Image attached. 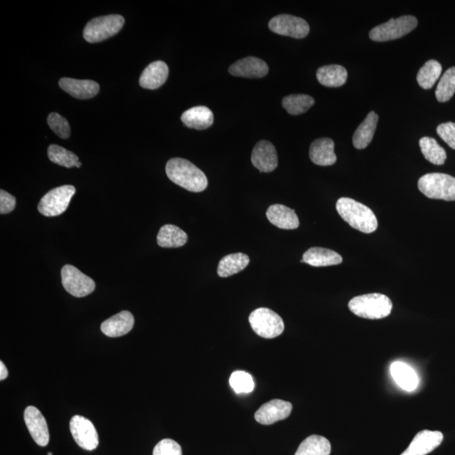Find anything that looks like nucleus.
<instances>
[{
    "label": "nucleus",
    "mask_w": 455,
    "mask_h": 455,
    "mask_svg": "<svg viewBox=\"0 0 455 455\" xmlns=\"http://www.w3.org/2000/svg\"><path fill=\"white\" fill-rule=\"evenodd\" d=\"M336 208L339 216L354 229L365 234H371L378 228V220L372 210L349 197L337 201Z\"/></svg>",
    "instance_id": "obj_2"
},
{
    "label": "nucleus",
    "mask_w": 455,
    "mask_h": 455,
    "mask_svg": "<svg viewBox=\"0 0 455 455\" xmlns=\"http://www.w3.org/2000/svg\"><path fill=\"white\" fill-rule=\"evenodd\" d=\"M49 157L51 162L58 166L66 167V168H72V167L80 168L81 166L79 157L75 154L70 151V150L61 147V146L50 145Z\"/></svg>",
    "instance_id": "obj_33"
},
{
    "label": "nucleus",
    "mask_w": 455,
    "mask_h": 455,
    "mask_svg": "<svg viewBox=\"0 0 455 455\" xmlns=\"http://www.w3.org/2000/svg\"><path fill=\"white\" fill-rule=\"evenodd\" d=\"M62 283L64 289L75 297L82 298L93 293L96 282L93 279L81 273L71 265H66L61 271Z\"/></svg>",
    "instance_id": "obj_9"
},
{
    "label": "nucleus",
    "mask_w": 455,
    "mask_h": 455,
    "mask_svg": "<svg viewBox=\"0 0 455 455\" xmlns=\"http://www.w3.org/2000/svg\"><path fill=\"white\" fill-rule=\"evenodd\" d=\"M283 108L291 115H300L314 106V98L308 94H291L283 98L282 101Z\"/></svg>",
    "instance_id": "obj_32"
},
{
    "label": "nucleus",
    "mask_w": 455,
    "mask_h": 455,
    "mask_svg": "<svg viewBox=\"0 0 455 455\" xmlns=\"http://www.w3.org/2000/svg\"><path fill=\"white\" fill-rule=\"evenodd\" d=\"M169 75V68L165 62L156 61L150 63L141 75V87L156 89L166 83Z\"/></svg>",
    "instance_id": "obj_21"
},
{
    "label": "nucleus",
    "mask_w": 455,
    "mask_h": 455,
    "mask_svg": "<svg viewBox=\"0 0 455 455\" xmlns=\"http://www.w3.org/2000/svg\"><path fill=\"white\" fill-rule=\"evenodd\" d=\"M389 369L390 375L402 389L411 392L418 387V373L409 364L401 361L394 362Z\"/></svg>",
    "instance_id": "obj_23"
},
{
    "label": "nucleus",
    "mask_w": 455,
    "mask_h": 455,
    "mask_svg": "<svg viewBox=\"0 0 455 455\" xmlns=\"http://www.w3.org/2000/svg\"><path fill=\"white\" fill-rule=\"evenodd\" d=\"M166 171L171 182L189 192H201L208 187V179L203 171L185 158H171L167 162Z\"/></svg>",
    "instance_id": "obj_1"
},
{
    "label": "nucleus",
    "mask_w": 455,
    "mask_h": 455,
    "mask_svg": "<svg viewBox=\"0 0 455 455\" xmlns=\"http://www.w3.org/2000/svg\"><path fill=\"white\" fill-rule=\"evenodd\" d=\"M186 232L179 227L166 225L161 227L157 235V243L162 248H179L187 242Z\"/></svg>",
    "instance_id": "obj_27"
},
{
    "label": "nucleus",
    "mask_w": 455,
    "mask_h": 455,
    "mask_svg": "<svg viewBox=\"0 0 455 455\" xmlns=\"http://www.w3.org/2000/svg\"><path fill=\"white\" fill-rule=\"evenodd\" d=\"M230 385L237 394H248L255 388L254 380L250 373L244 371H235L232 373Z\"/></svg>",
    "instance_id": "obj_35"
},
{
    "label": "nucleus",
    "mask_w": 455,
    "mask_h": 455,
    "mask_svg": "<svg viewBox=\"0 0 455 455\" xmlns=\"http://www.w3.org/2000/svg\"><path fill=\"white\" fill-rule=\"evenodd\" d=\"M59 87L73 97L80 100L93 98L100 91V85L93 80L63 78L59 80Z\"/></svg>",
    "instance_id": "obj_18"
},
{
    "label": "nucleus",
    "mask_w": 455,
    "mask_h": 455,
    "mask_svg": "<svg viewBox=\"0 0 455 455\" xmlns=\"http://www.w3.org/2000/svg\"><path fill=\"white\" fill-rule=\"evenodd\" d=\"M125 23L122 15H110L96 17L89 21L84 29L85 39L91 44H96L113 37L120 32Z\"/></svg>",
    "instance_id": "obj_5"
},
{
    "label": "nucleus",
    "mask_w": 455,
    "mask_h": 455,
    "mask_svg": "<svg viewBox=\"0 0 455 455\" xmlns=\"http://www.w3.org/2000/svg\"><path fill=\"white\" fill-rule=\"evenodd\" d=\"M419 145L427 161L436 166L444 164L447 154L435 139L429 137H422L419 141Z\"/></svg>",
    "instance_id": "obj_30"
},
{
    "label": "nucleus",
    "mask_w": 455,
    "mask_h": 455,
    "mask_svg": "<svg viewBox=\"0 0 455 455\" xmlns=\"http://www.w3.org/2000/svg\"><path fill=\"white\" fill-rule=\"evenodd\" d=\"M47 455H53V453H49Z\"/></svg>",
    "instance_id": "obj_41"
},
{
    "label": "nucleus",
    "mask_w": 455,
    "mask_h": 455,
    "mask_svg": "<svg viewBox=\"0 0 455 455\" xmlns=\"http://www.w3.org/2000/svg\"><path fill=\"white\" fill-rule=\"evenodd\" d=\"M250 263V258L244 253H235L223 257L218 263V275L221 278L233 276L243 271Z\"/></svg>",
    "instance_id": "obj_28"
},
{
    "label": "nucleus",
    "mask_w": 455,
    "mask_h": 455,
    "mask_svg": "<svg viewBox=\"0 0 455 455\" xmlns=\"http://www.w3.org/2000/svg\"><path fill=\"white\" fill-rule=\"evenodd\" d=\"M8 372L6 365H4V363L2 361L0 362V380H6V378L8 377Z\"/></svg>",
    "instance_id": "obj_40"
},
{
    "label": "nucleus",
    "mask_w": 455,
    "mask_h": 455,
    "mask_svg": "<svg viewBox=\"0 0 455 455\" xmlns=\"http://www.w3.org/2000/svg\"><path fill=\"white\" fill-rule=\"evenodd\" d=\"M251 162L261 173H272L278 164L277 150L274 145L269 141L258 142L253 149Z\"/></svg>",
    "instance_id": "obj_13"
},
{
    "label": "nucleus",
    "mask_w": 455,
    "mask_h": 455,
    "mask_svg": "<svg viewBox=\"0 0 455 455\" xmlns=\"http://www.w3.org/2000/svg\"><path fill=\"white\" fill-rule=\"evenodd\" d=\"M443 440L444 435L441 432L420 431L401 455H427L439 447Z\"/></svg>",
    "instance_id": "obj_14"
},
{
    "label": "nucleus",
    "mask_w": 455,
    "mask_h": 455,
    "mask_svg": "<svg viewBox=\"0 0 455 455\" xmlns=\"http://www.w3.org/2000/svg\"><path fill=\"white\" fill-rule=\"evenodd\" d=\"M437 135L450 148L455 149V123H446L437 127Z\"/></svg>",
    "instance_id": "obj_38"
},
{
    "label": "nucleus",
    "mask_w": 455,
    "mask_h": 455,
    "mask_svg": "<svg viewBox=\"0 0 455 455\" xmlns=\"http://www.w3.org/2000/svg\"><path fill=\"white\" fill-rule=\"evenodd\" d=\"M269 29L279 35L302 39L310 33V25L299 17L290 15H279L270 20Z\"/></svg>",
    "instance_id": "obj_10"
},
{
    "label": "nucleus",
    "mask_w": 455,
    "mask_h": 455,
    "mask_svg": "<svg viewBox=\"0 0 455 455\" xmlns=\"http://www.w3.org/2000/svg\"><path fill=\"white\" fill-rule=\"evenodd\" d=\"M24 419L30 435L34 441L42 447L49 443V431L46 419L35 406H28L25 411Z\"/></svg>",
    "instance_id": "obj_12"
},
{
    "label": "nucleus",
    "mask_w": 455,
    "mask_h": 455,
    "mask_svg": "<svg viewBox=\"0 0 455 455\" xmlns=\"http://www.w3.org/2000/svg\"><path fill=\"white\" fill-rule=\"evenodd\" d=\"M251 328L261 337L273 339L280 336L285 330L281 316L268 308H256L249 316Z\"/></svg>",
    "instance_id": "obj_6"
},
{
    "label": "nucleus",
    "mask_w": 455,
    "mask_h": 455,
    "mask_svg": "<svg viewBox=\"0 0 455 455\" xmlns=\"http://www.w3.org/2000/svg\"><path fill=\"white\" fill-rule=\"evenodd\" d=\"M416 27H418V20L415 16H401L397 19H390L387 23L372 29L369 32V37L375 42L396 40L407 35Z\"/></svg>",
    "instance_id": "obj_7"
},
{
    "label": "nucleus",
    "mask_w": 455,
    "mask_h": 455,
    "mask_svg": "<svg viewBox=\"0 0 455 455\" xmlns=\"http://www.w3.org/2000/svg\"><path fill=\"white\" fill-rule=\"evenodd\" d=\"M153 455H182V450L177 442L166 439L156 444Z\"/></svg>",
    "instance_id": "obj_37"
},
{
    "label": "nucleus",
    "mask_w": 455,
    "mask_h": 455,
    "mask_svg": "<svg viewBox=\"0 0 455 455\" xmlns=\"http://www.w3.org/2000/svg\"><path fill=\"white\" fill-rule=\"evenodd\" d=\"M182 121L189 128L197 130H207L214 122L213 113L207 106H195L182 114Z\"/></svg>",
    "instance_id": "obj_22"
},
{
    "label": "nucleus",
    "mask_w": 455,
    "mask_h": 455,
    "mask_svg": "<svg viewBox=\"0 0 455 455\" xmlns=\"http://www.w3.org/2000/svg\"><path fill=\"white\" fill-rule=\"evenodd\" d=\"M293 406L290 402L273 400L261 406L256 412L255 418L261 424L272 425L289 418Z\"/></svg>",
    "instance_id": "obj_15"
},
{
    "label": "nucleus",
    "mask_w": 455,
    "mask_h": 455,
    "mask_svg": "<svg viewBox=\"0 0 455 455\" xmlns=\"http://www.w3.org/2000/svg\"><path fill=\"white\" fill-rule=\"evenodd\" d=\"M270 223L282 230H295L299 226V220L294 209L282 204L270 206L267 211Z\"/></svg>",
    "instance_id": "obj_19"
},
{
    "label": "nucleus",
    "mask_w": 455,
    "mask_h": 455,
    "mask_svg": "<svg viewBox=\"0 0 455 455\" xmlns=\"http://www.w3.org/2000/svg\"><path fill=\"white\" fill-rule=\"evenodd\" d=\"M301 263L312 267L320 268L339 265L342 263V257L337 252L321 247H312L304 252Z\"/></svg>",
    "instance_id": "obj_24"
},
{
    "label": "nucleus",
    "mask_w": 455,
    "mask_h": 455,
    "mask_svg": "<svg viewBox=\"0 0 455 455\" xmlns=\"http://www.w3.org/2000/svg\"><path fill=\"white\" fill-rule=\"evenodd\" d=\"M420 192L428 199L455 201V178L442 173L423 175L418 181Z\"/></svg>",
    "instance_id": "obj_4"
},
{
    "label": "nucleus",
    "mask_w": 455,
    "mask_h": 455,
    "mask_svg": "<svg viewBox=\"0 0 455 455\" xmlns=\"http://www.w3.org/2000/svg\"><path fill=\"white\" fill-rule=\"evenodd\" d=\"M15 197L6 191H0V213L7 214L15 208Z\"/></svg>",
    "instance_id": "obj_39"
},
{
    "label": "nucleus",
    "mask_w": 455,
    "mask_h": 455,
    "mask_svg": "<svg viewBox=\"0 0 455 455\" xmlns=\"http://www.w3.org/2000/svg\"><path fill=\"white\" fill-rule=\"evenodd\" d=\"M70 427L73 437L80 448L92 451L98 447V433L91 420L84 416H74Z\"/></svg>",
    "instance_id": "obj_11"
},
{
    "label": "nucleus",
    "mask_w": 455,
    "mask_h": 455,
    "mask_svg": "<svg viewBox=\"0 0 455 455\" xmlns=\"http://www.w3.org/2000/svg\"><path fill=\"white\" fill-rule=\"evenodd\" d=\"M442 73L441 64L436 60H429L420 68L416 80L420 87L429 89L433 87Z\"/></svg>",
    "instance_id": "obj_31"
},
{
    "label": "nucleus",
    "mask_w": 455,
    "mask_h": 455,
    "mask_svg": "<svg viewBox=\"0 0 455 455\" xmlns=\"http://www.w3.org/2000/svg\"><path fill=\"white\" fill-rule=\"evenodd\" d=\"M378 121L379 116L375 111H370L354 132L353 142L356 149H363L371 143L375 134Z\"/></svg>",
    "instance_id": "obj_25"
},
{
    "label": "nucleus",
    "mask_w": 455,
    "mask_h": 455,
    "mask_svg": "<svg viewBox=\"0 0 455 455\" xmlns=\"http://www.w3.org/2000/svg\"><path fill=\"white\" fill-rule=\"evenodd\" d=\"M75 192V187L71 185L53 189L41 199L38 211L46 217L61 216L66 211Z\"/></svg>",
    "instance_id": "obj_8"
},
{
    "label": "nucleus",
    "mask_w": 455,
    "mask_h": 455,
    "mask_svg": "<svg viewBox=\"0 0 455 455\" xmlns=\"http://www.w3.org/2000/svg\"><path fill=\"white\" fill-rule=\"evenodd\" d=\"M47 123L56 135L61 139H67L70 136V126L66 118L56 113H51L47 118Z\"/></svg>",
    "instance_id": "obj_36"
},
{
    "label": "nucleus",
    "mask_w": 455,
    "mask_h": 455,
    "mask_svg": "<svg viewBox=\"0 0 455 455\" xmlns=\"http://www.w3.org/2000/svg\"><path fill=\"white\" fill-rule=\"evenodd\" d=\"M335 144L328 137L316 139L311 144L310 158L314 164L320 166H330L337 162V158L334 151Z\"/></svg>",
    "instance_id": "obj_20"
},
{
    "label": "nucleus",
    "mask_w": 455,
    "mask_h": 455,
    "mask_svg": "<svg viewBox=\"0 0 455 455\" xmlns=\"http://www.w3.org/2000/svg\"><path fill=\"white\" fill-rule=\"evenodd\" d=\"M267 63L256 57H247L232 64L229 72L232 75L243 78H263L268 74Z\"/></svg>",
    "instance_id": "obj_16"
},
{
    "label": "nucleus",
    "mask_w": 455,
    "mask_h": 455,
    "mask_svg": "<svg viewBox=\"0 0 455 455\" xmlns=\"http://www.w3.org/2000/svg\"><path fill=\"white\" fill-rule=\"evenodd\" d=\"M455 93V67L449 68L440 79L436 89V98L440 102L450 100Z\"/></svg>",
    "instance_id": "obj_34"
},
{
    "label": "nucleus",
    "mask_w": 455,
    "mask_h": 455,
    "mask_svg": "<svg viewBox=\"0 0 455 455\" xmlns=\"http://www.w3.org/2000/svg\"><path fill=\"white\" fill-rule=\"evenodd\" d=\"M349 307L354 315L361 318L380 320L390 315L393 304L392 300L385 294H368L351 299Z\"/></svg>",
    "instance_id": "obj_3"
},
{
    "label": "nucleus",
    "mask_w": 455,
    "mask_h": 455,
    "mask_svg": "<svg viewBox=\"0 0 455 455\" xmlns=\"http://www.w3.org/2000/svg\"><path fill=\"white\" fill-rule=\"evenodd\" d=\"M332 451L328 440L318 435H312L304 440L295 455H330Z\"/></svg>",
    "instance_id": "obj_29"
},
{
    "label": "nucleus",
    "mask_w": 455,
    "mask_h": 455,
    "mask_svg": "<svg viewBox=\"0 0 455 455\" xmlns=\"http://www.w3.org/2000/svg\"><path fill=\"white\" fill-rule=\"evenodd\" d=\"M134 325V316L130 311H123L103 322L101 330L107 337H119L130 333Z\"/></svg>",
    "instance_id": "obj_17"
},
{
    "label": "nucleus",
    "mask_w": 455,
    "mask_h": 455,
    "mask_svg": "<svg viewBox=\"0 0 455 455\" xmlns=\"http://www.w3.org/2000/svg\"><path fill=\"white\" fill-rule=\"evenodd\" d=\"M317 80L326 87H340L347 82L346 68L337 64L326 66L319 68L316 73Z\"/></svg>",
    "instance_id": "obj_26"
}]
</instances>
